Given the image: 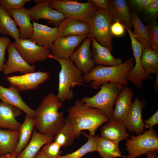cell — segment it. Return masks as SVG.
<instances>
[{"label": "cell", "mask_w": 158, "mask_h": 158, "mask_svg": "<svg viewBox=\"0 0 158 158\" xmlns=\"http://www.w3.org/2000/svg\"><path fill=\"white\" fill-rule=\"evenodd\" d=\"M63 106L54 93L46 95L35 110V129L41 134L54 137L65 123L64 113L59 111Z\"/></svg>", "instance_id": "6da1fadb"}, {"label": "cell", "mask_w": 158, "mask_h": 158, "mask_svg": "<svg viewBox=\"0 0 158 158\" xmlns=\"http://www.w3.org/2000/svg\"><path fill=\"white\" fill-rule=\"evenodd\" d=\"M67 111L65 122L71 127L76 138L85 130L89 131L90 135H95L97 129L109 119L99 109L86 106L79 100H75Z\"/></svg>", "instance_id": "7a4b0ae2"}, {"label": "cell", "mask_w": 158, "mask_h": 158, "mask_svg": "<svg viewBox=\"0 0 158 158\" xmlns=\"http://www.w3.org/2000/svg\"><path fill=\"white\" fill-rule=\"evenodd\" d=\"M135 60L132 57L121 64L106 66L97 65L88 73L84 75V83L92 81L91 86L96 88L107 82L118 83L127 86L128 81L126 78L128 73L134 67Z\"/></svg>", "instance_id": "3957f363"}, {"label": "cell", "mask_w": 158, "mask_h": 158, "mask_svg": "<svg viewBox=\"0 0 158 158\" xmlns=\"http://www.w3.org/2000/svg\"><path fill=\"white\" fill-rule=\"evenodd\" d=\"M48 58L57 61L61 66L57 97L62 103L70 100L74 96V87L76 85H82L84 83L83 73L75 66L70 57L58 59L50 54Z\"/></svg>", "instance_id": "277c9868"}, {"label": "cell", "mask_w": 158, "mask_h": 158, "mask_svg": "<svg viewBox=\"0 0 158 158\" xmlns=\"http://www.w3.org/2000/svg\"><path fill=\"white\" fill-rule=\"evenodd\" d=\"M123 86L118 83H105L99 87L100 90L95 95L85 97L80 100L85 106L98 109L109 119H111L114 104Z\"/></svg>", "instance_id": "5b68a950"}, {"label": "cell", "mask_w": 158, "mask_h": 158, "mask_svg": "<svg viewBox=\"0 0 158 158\" xmlns=\"http://www.w3.org/2000/svg\"><path fill=\"white\" fill-rule=\"evenodd\" d=\"M78 0H50L49 6L69 18L89 22L96 13L98 7L91 1L78 2Z\"/></svg>", "instance_id": "8992f818"}, {"label": "cell", "mask_w": 158, "mask_h": 158, "mask_svg": "<svg viewBox=\"0 0 158 158\" xmlns=\"http://www.w3.org/2000/svg\"><path fill=\"white\" fill-rule=\"evenodd\" d=\"M112 22L109 10L98 8L96 13L89 22L90 28L88 35L111 51L113 49V35L111 31Z\"/></svg>", "instance_id": "52a82bcc"}, {"label": "cell", "mask_w": 158, "mask_h": 158, "mask_svg": "<svg viewBox=\"0 0 158 158\" xmlns=\"http://www.w3.org/2000/svg\"><path fill=\"white\" fill-rule=\"evenodd\" d=\"M126 140L125 145L128 154L122 156V158H135L158 150V135L152 128L137 136L132 135Z\"/></svg>", "instance_id": "ba28073f"}, {"label": "cell", "mask_w": 158, "mask_h": 158, "mask_svg": "<svg viewBox=\"0 0 158 158\" xmlns=\"http://www.w3.org/2000/svg\"><path fill=\"white\" fill-rule=\"evenodd\" d=\"M124 26L128 32L130 39L131 49L135 63L132 69L128 73L126 79L128 81H130L137 87L141 89L143 80L153 78L151 75L146 73L141 65V55L145 47L135 37L132 31L125 26Z\"/></svg>", "instance_id": "9c48e42d"}, {"label": "cell", "mask_w": 158, "mask_h": 158, "mask_svg": "<svg viewBox=\"0 0 158 158\" xmlns=\"http://www.w3.org/2000/svg\"><path fill=\"white\" fill-rule=\"evenodd\" d=\"M13 43L17 51L29 64L46 60L50 53L47 48L39 46L28 39L19 38Z\"/></svg>", "instance_id": "30bf717a"}, {"label": "cell", "mask_w": 158, "mask_h": 158, "mask_svg": "<svg viewBox=\"0 0 158 158\" xmlns=\"http://www.w3.org/2000/svg\"><path fill=\"white\" fill-rule=\"evenodd\" d=\"M50 77L49 72L38 71L20 75L9 76L6 79L11 85L16 86L20 91H23L36 89Z\"/></svg>", "instance_id": "8fae6325"}, {"label": "cell", "mask_w": 158, "mask_h": 158, "mask_svg": "<svg viewBox=\"0 0 158 158\" xmlns=\"http://www.w3.org/2000/svg\"><path fill=\"white\" fill-rule=\"evenodd\" d=\"M91 38L88 35L70 56L75 66L84 75L95 67L91 51Z\"/></svg>", "instance_id": "7c38bea8"}, {"label": "cell", "mask_w": 158, "mask_h": 158, "mask_svg": "<svg viewBox=\"0 0 158 158\" xmlns=\"http://www.w3.org/2000/svg\"><path fill=\"white\" fill-rule=\"evenodd\" d=\"M50 0H34L37 4L29 9L30 16L32 20L46 19L49 21V23L56 27L66 17L61 13L49 6V3Z\"/></svg>", "instance_id": "4fadbf2b"}, {"label": "cell", "mask_w": 158, "mask_h": 158, "mask_svg": "<svg viewBox=\"0 0 158 158\" xmlns=\"http://www.w3.org/2000/svg\"><path fill=\"white\" fill-rule=\"evenodd\" d=\"M88 35L58 37L51 48L50 54L58 59L68 58Z\"/></svg>", "instance_id": "5bb4252c"}, {"label": "cell", "mask_w": 158, "mask_h": 158, "mask_svg": "<svg viewBox=\"0 0 158 158\" xmlns=\"http://www.w3.org/2000/svg\"><path fill=\"white\" fill-rule=\"evenodd\" d=\"M6 49L8 58L2 71L5 75L18 72L24 74L35 71V65H30L24 60L16 50L13 43L11 42Z\"/></svg>", "instance_id": "9a60e30c"}, {"label": "cell", "mask_w": 158, "mask_h": 158, "mask_svg": "<svg viewBox=\"0 0 158 158\" xmlns=\"http://www.w3.org/2000/svg\"><path fill=\"white\" fill-rule=\"evenodd\" d=\"M145 103L135 98L128 113L123 121L125 127L129 132L135 133L137 135L144 132L145 124L142 119V113Z\"/></svg>", "instance_id": "2e32d148"}, {"label": "cell", "mask_w": 158, "mask_h": 158, "mask_svg": "<svg viewBox=\"0 0 158 158\" xmlns=\"http://www.w3.org/2000/svg\"><path fill=\"white\" fill-rule=\"evenodd\" d=\"M33 32L28 39L37 45L50 50L58 37L57 27L51 28L32 21Z\"/></svg>", "instance_id": "e0dca14e"}, {"label": "cell", "mask_w": 158, "mask_h": 158, "mask_svg": "<svg viewBox=\"0 0 158 158\" xmlns=\"http://www.w3.org/2000/svg\"><path fill=\"white\" fill-rule=\"evenodd\" d=\"M20 91L14 85H11L7 88L0 85V101L18 108L27 115L35 118V110L31 108L24 102L20 94Z\"/></svg>", "instance_id": "ac0fdd59"}, {"label": "cell", "mask_w": 158, "mask_h": 158, "mask_svg": "<svg viewBox=\"0 0 158 158\" xmlns=\"http://www.w3.org/2000/svg\"><path fill=\"white\" fill-rule=\"evenodd\" d=\"M57 28L58 37L88 35L90 32L89 22L69 18H66L62 20Z\"/></svg>", "instance_id": "d6986e66"}, {"label": "cell", "mask_w": 158, "mask_h": 158, "mask_svg": "<svg viewBox=\"0 0 158 158\" xmlns=\"http://www.w3.org/2000/svg\"><path fill=\"white\" fill-rule=\"evenodd\" d=\"M100 134L101 137L118 144L130 136L126 132L124 122L112 118L102 125Z\"/></svg>", "instance_id": "ffe728a7"}, {"label": "cell", "mask_w": 158, "mask_h": 158, "mask_svg": "<svg viewBox=\"0 0 158 158\" xmlns=\"http://www.w3.org/2000/svg\"><path fill=\"white\" fill-rule=\"evenodd\" d=\"M133 95V92L131 89L127 87H123L114 102L115 107L112 118L124 121L132 104Z\"/></svg>", "instance_id": "44dd1931"}, {"label": "cell", "mask_w": 158, "mask_h": 158, "mask_svg": "<svg viewBox=\"0 0 158 158\" xmlns=\"http://www.w3.org/2000/svg\"><path fill=\"white\" fill-rule=\"evenodd\" d=\"M21 114L19 108L0 101V128L18 130L21 124L16 118Z\"/></svg>", "instance_id": "7402d4cb"}, {"label": "cell", "mask_w": 158, "mask_h": 158, "mask_svg": "<svg viewBox=\"0 0 158 158\" xmlns=\"http://www.w3.org/2000/svg\"><path fill=\"white\" fill-rule=\"evenodd\" d=\"M91 37L92 53L95 64L111 66L123 63L122 59L114 57L109 49L101 45L94 38Z\"/></svg>", "instance_id": "603a6c76"}, {"label": "cell", "mask_w": 158, "mask_h": 158, "mask_svg": "<svg viewBox=\"0 0 158 158\" xmlns=\"http://www.w3.org/2000/svg\"><path fill=\"white\" fill-rule=\"evenodd\" d=\"M7 11L19 28V38L29 39L33 33V27L30 22L29 9L23 7Z\"/></svg>", "instance_id": "cb8c5ba5"}, {"label": "cell", "mask_w": 158, "mask_h": 158, "mask_svg": "<svg viewBox=\"0 0 158 158\" xmlns=\"http://www.w3.org/2000/svg\"><path fill=\"white\" fill-rule=\"evenodd\" d=\"M54 137L41 134L33 129L31 139L24 149L17 156V158H35L44 145L53 140Z\"/></svg>", "instance_id": "d4e9b609"}, {"label": "cell", "mask_w": 158, "mask_h": 158, "mask_svg": "<svg viewBox=\"0 0 158 158\" xmlns=\"http://www.w3.org/2000/svg\"><path fill=\"white\" fill-rule=\"evenodd\" d=\"M109 10L112 22L118 21L132 30L131 13L126 0H110Z\"/></svg>", "instance_id": "484cf974"}, {"label": "cell", "mask_w": 158, "mask_h": 158, "mask_svg": "<svg viewBox=\"0 0 158 158\" xmlns=\"http://www.w3.org/2000/svg\"><path fill=\"white\" fill-rule=\"evenodd\" d=\"M35 123V118L26 115L23 122L20 126L18 142L15 151L11 153L13 155L17 156L28 143L32 137Z\"/></svg>", "instance_id": "4316f807"}, {"label": "cell", "mask_w": 158, "mask_h": 158, "mask_svg": "<svg viewBox=\"0 0 158 158\" xmlns=\"http://www.w3.org/2000/svg\"><path fill=\"white\" fill-rule=\"evenodd\" d=\"M131 22L134 28V31L132 32L135 37L145 48L152 49L147 26L134 11L131 13Z\"/></svg>", "instance_id": "83f0119b"}, {"label": "cell", "mask_w": 158, "mask_h": 158, "mask_svg": "<svg viewBox=\"0 0 158 158\" xmlns=\"http://www.w3.org/2000/svg\"><path fill=\"white\" fill-rule=\"evenodd\" d=\"M19 132L0 128V150L2 154L13 153L19 139Z\"/></svg>", "instance_id": "f1b7e54d"}, {"label": "cell", "mask_w": 158, "mask_h": 158, "mask_svg": "<svg viewBox=\"0 0 158 158\" xmlns=\"http://www.w3.org/2000/svg\"><path fill=\"white\" fill-rule=\"evenodd\" d=\"M17 26L7 10L0 5V33L17 40L19 39V30Z\"/></svg>", "instance_id": "f546056e"}, {"label": "cell", "mask_w": 158, "mask_h": 158, "mask_svg": "<svg viewBox=\"0 0 158 158\" xmlns=\"http://www.w3.org/2000/svg\"><path fill=\"white\" fill-rule=\"evenodd\" d=\"M141 63L147 74L158 76V51L145 48L141 55Z\"/></svg>", "instance_id": "4dcf8cb0"}, {"label": "cell", "mask_w": 158, "mask_h": 158, "mask_svg": "<svg viewBox=\"0 0 158 158\" xmlns=\"http://www.w3.org/2000/svg\"><path fill=\"white\" fill-rule=\"evenodd\" d=\"M87 138V141L80 148L71 153L64 155H60L57 158H82L86 154L92 152H97V142L100 136L88 135L84 131L81 132Z\"/></svg>", "instance_id": "1f68e13d"}, {"label": "cell", "mask_w": 158, "mask_h": 158, "mask_svg": "<svg viewBox=\"0 0 158 158\" xmlns=\"http://www.w3.org/2000/svg\"><path fill=\"white\" fill-rule=\"evenodd\" d=\"M118 144L100 137L97 142V152L102 158H116L121 156Z\"/></svg>", "instance_id": "d6a6232c"}, {"label": "cell", "mask_w": 158, "mask_h": 158, "mask_svg": "<svg viewBox=\"0 0 158 158\" xmlns=\"http://www.w3.org/2000/svg\"><path fill=\"white\" fill-rule=\"evenodd\" d=\"M76 138L70 126L65 123L62 129L53 138V140L61 147H66L71 145Z\"/></svg>", "instance_id": "836d02e7"}, {"label": "cell", "mask_w": 158, "mask_h": 158, "mask_svg": "<svg viewBox=\"0 0 158 158\" xmlns=\"http://www.w3.org/2000/svg\"><path fill=\"white\" fill-rule=\"evenodd\" d=\"M61 147L58 143L53 141L44 145L41 150L48 158H57L62 153L60 150Z\"/></svg>", "instance_id": "e575fe53"}, {"label": "cell", "mask_w": 158, "mask_h": 158, "mask_svg": "<svg viewBox=\"0 0 158 158\" xmlns=\"http://www.w3.org/2000/svg\"><path fill=\"white\" fill-rule=\"evenodd\" d=\"M152 49L158 51V26L157 23L154 21L146 25Z\"/></svg>", "instance_id": "d590c367"}, {"label": "cell", "mask_w": 158, "mask_h": 158, "mask_svg": "<svg viewBox=\"0 0 158 158\" xmlns=\"http://www.w3.org/2000/svg\"><path fill=\"white\" fill-rule=\"evenodd\" d=\"M30 0H0V5L7 10L19 9Z\"/></svg>", "instance_id": "8d00e7d4"}, {"label": "cell", "mask_w": 158, "mask_h": 158, "mask_svg": "<svg viewBox=\"0 0 158 158\" xmlns=\"http://www.w3.org/2000/svg\"><path fill=\"white\" fill-rule=\"evenodd\" d=\"M10 43L9 38L4 36L0 37V72L2 71L5 61V51Z\"/></svg>", "instance_id": "74e56055"}, {"label": "cell", "mask_w": 158, "mask_h": 158, "mask_svg": "<svg viewBox=\"0 0 158 158\" xmlns=\"http://www.w3.org/2000/svg\"><path fill=\"white\" fill-rule=\"evenodd\" d=\"M125 29L123 25L118 21L114 22L111 27V32L113 35L117 37L124 35Z\"/></svg>", "instance_id": "f35d334b"}, {"label": "cell", "mask_w": 158, "mask_h": 158, "mask_svg": "<svg viewBox=\"0 0 158 158\" xmlns=\"http://www.w3.org/2000/svg\"><path fill=\"white\" fill-rule=\"evenodd\" d=\"M146 129L152 128L158 123V111L157 110L150 118L143 121Z\"/></svg>", "instance_id": "ab89813d"}, {"label": "cell", "mask_w": 158, "mask_h": 158, "mask_svg": "<svg viewBox=\"0 0 158 158\" xmlns=\"http://www.w3.org/2000/svg\"><path fill=\"white\" fill-rule=\"evenodd\" d=\"M145 11L151 16L156 17L158 13V0H152Z\"/></svg>", "instance_id": "60d3db41"}, {"label": "cell", "mask_w": 158, "mask_h": 158, "mask_svg": "<svg viewBox=\"0 0 158 158\" xmlns=\"http://www.w3.org/2000/svg\"><path fill=\"white\" fill-rule=\"evenodd\" d=\"M152 0H132L131 3L142 10L145 11Z\"/></svg>", "instance_id": "b9f144b4"}, {"label": "cell", "mask_w": 158, "mask_h": 158, "mask_svg": "<svg viewBox=\"0 0 158 158\" xmlns=\"http://www.w3.org/2000/svg\"><path fill=\"white\" fill-rule=\"evenodd\" d=\"M98 8L102 9L109 10L110 0H91Z\"/></svg>", "instance_id": "7bdbcfd3"}, {"label": "cell", "mask_w": 158, "mask_h": 158, "mask_svg": "<svg viewBox=\"0 0 158 158\" xmlns=\"http://www.w3.org/2000/svg\"><path fill=\"white\" fill-rule=\"evenodd\" d=\"M158 150L150 152L146 154L147 156L146 158H158L157 155Z\"/></svg>", "instance_id": "ee69618b"}, {"label": "cell", "mask_w": 158, "mask_h": 158, "mask_svg": "<svg viewBox=\"0 0 158 158\" xmlns=\"http://www.w3.org/2000/svg\"><path fill=\"white\" fill-rule=\"evenodd\" d=\"M0 158H17V156L13 155L11 153L3 154L0 155Z\"/></svg>", "instance_id": "f6af8a7d"}, {"label": "cell", "mask_w": 158, "mask_h": 158, "mask_svg": "<svg viewBox=\"0 0 158 158\" xmlns=\"http://www.w3.org/2000/svg\"><path fill=\"white\" fill-rule=\"evenodd\" d=\"M35 158H48L40 150L37 153Z\"/></svg>", "instance_id": "bcb514c9"}, {"label": "cell", "mask_w": 158, "mask_h": 158, "mask_svg": "<svg viewBox=\"0 0 158 158\" xmlns=\"http://www.w3.org/2000/svg\"><path fill=\"white\" fill-rule=\"evenodd\" d=\"M2 154V153L1 152V150H0V155H1V154Z\"/></svg>", "instance_id": "7dc6e473"}, {"label": "cell", "mask_w": 158, "mask_h": 158, "mask_svg": "<svg viewBox=\"0 0 158 158\" xmlns=\"http://www.w3.org/2000/svg\"><path fill=\"white\" fill-rule=\"evenodd\" d=\"M84 158H87V157H85Z\"/></svg>", "instance_id": "c3c4849f"}]
</instances>
